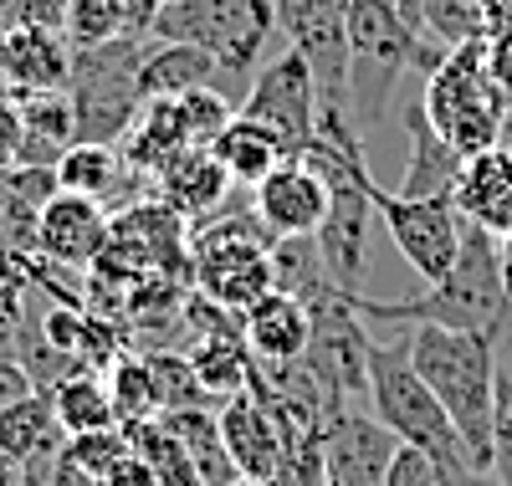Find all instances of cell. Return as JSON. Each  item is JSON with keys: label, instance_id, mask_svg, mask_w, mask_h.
I'll list each match as a JSON object with an SVG mask.
<instances>
[{"label": "cell", "instance_id": "41", "mask_svg": "<svg viewBox=\"0 0 512 486\" xmlns=\"http://www.w3.org/2000/svg\"><path fill=\"white\" fill-rule=\"evenodd\" d=\"M0 236H6V169H0Z\"/></svg>", "mask_w": 512, "mask_h": 486}, {"label": "cell", "instance_id": "16", "mask_svg": "<svg viewBox=\"0 0 512 486\" xmlns=\"http://www.w3.org/2000/svg\"><path fill=\"white\" fill-rule=\"evenodd\" d=\"M195 87H216L221 98L236 103V93L246 98V87L226 77V67L216 57H205L200 47H180V41H144V62H139V93L144 103L154 98H185ZM241 108V103H236Z\"/></svg>", "mask_w": 512, "mask_h": 486}, {"label": "cell", "instance_id": "11", "mask_svg": "<svg viewBox=\"0 0 512 486\" xmlns=\"http://www.w3.org/2000/svg\"><path fill=\"white\" fill-rule=\"evenodd\" d=\"M292 435H303V430H292L287 415L267 400L262 389H241V394H231V400H221V440H226L241 481L272 486L277 471H282V456L292 446Z\"/></svg>", "mask_w": 512, "mask_h": 486}, {"label": "cell", "instance_id": "30", "mask_svg": "<svg viewBox=\"0 0 512 486\" xmlns=\"http://www.w3.org/2000/svg\"><path fill=\"white\" fill-rule=\"evenodd\" d=\"M144 364H149V374H154L159 415H169V410H195V405H216V400L200 389V379H195V369H190L185 353L159 348V353H144Z\"/></svg>", "mask_w": 512, "mask_h": 486}, {"label": "cell", "instance_id": "9", "mask_svg": "<svg viewBox=\"0 0 512 486\" xmlns=\"http://www.w3.org/2000/svg\"><path fill=\"white\" fill-rule=\"evenodd\" d=\"M374 210H379V220H384V231H390L395 251L410 261V272H415L425 287H436V282L456 267L466 215L456 210L451 195H436V200H405V195H395V190H384V185H379Z\"/></svg>", "mask_w": 512, "mask_h": 486}, {"label": "cell", "instance_id": "17", "mask_svg": "<svg viewBox=\"0 0 512 486\" xmlns=\"http://www.w3.org/2000/svg\"><path fill=\"white\" fill-rule=\"evenodd\" d=\"M154 195L175 210L180 220L200 226V220L221 215L231 205V174L221 169V159L210 149H185L180 159H169L154 174Z\"/></svg>", "mask_w": 512, "mask_h": 486}, {"label": "cell", "instance_id": "27", "mask_svg": "<svg viewBox=\"0 0 512 486\" xmlns=\"http://www.w3.org/2000/svg\"><path fill=\"white\" fill-rule=\"evenodd\" d=\"M185 359H190L200 389H205L216 405L251 384V353H246L241 338H200V343L185 348Z\"/></svg>", "mask_w": 512, "mask_h": 486}, {"label": "cell", "instance_id": "24", "mask_svg": "<svg viewBox=\"0 0 512 486\" xmlns=\"http://www.w3.org/2000/svg\"><path fill=\"white\" fill-rule=\"evenodd\" d=\"M159 420L175 430L180 446L190 451L200 486H236V481H241V471H236V461H231V451H226V440H221V405L169 410V415H159Z\"/></svg>", "mask_w": 512, "mask_h": 486}, {"label": "cell", "instance_id": "8", "mask_svg": "<svg viewBox=\"0 0 512 486\" xmlns=\"http://www.w3.org/2000/svg\"><path fill=\"white\" fill-rule=\"evenodd\" d=\"M272 21L282 47H292L313 67L323 108H349V0H272Z\"/></svg>", "mask_w": 512, "mask_h": 486}, {"label": "cell", "instance_id": "38", "mask_svg": "<svg viewBox=\"0 0 512 486\" xmlns=\"http://www.w3.org/2000/svg\"><path fill=\"white\" fill-rule=\"evenodd\" d=\"M441 486H497V476L477 466H441Z\"/></svg>", "mask_w": 512, "mask_h": 486}, {"label": "cell", "instance_id": "12", "mask_svg": "<svg viewBox=\"0 0 512 486\" xmlns=\"http://www.w3.org/2000/svg\"><path fill=\"white\" fill-rule=\"evenodd\" d=\"M251 210L272 241L318 236L328 220V185L308 159H282L262 185L251 190Z\"/></svg>", "mask_w": 512, "mask_h": 486}, {"label": "cell", "instance_id": "25", "mask_svg": "<svg viewBox=\"0 0 512 486\" xmlns=\"http://www.w3.org/2000/svg\"><path fill=\"white\" fill-rule=\"evenodd\" d=\"M210 154L221 159V169L231 174V185H246V190H256L267 180V174L287 159V149L267 134V128H256L251 118H231L226 128H221V139L210 144Z\"/></svg>", "mask_w": 512, "mask_h": 486}, {"label": "cell", "instance_id": "23", "mask_svg": "<svg viewBox=\"0 0 512 486\" xmlns=\"http://www.w3.org/2000/svg\"><path fill=\"white\" fill-rule=\"evenodd\" d=\"M400 16L431 57H451L472 41H487V11L472 0H400Z\"/></svg>", "mask_w": 512, "mask_h": 486}, {"label": "cell", "instance_id": "1", "mask_svg": "<svg viewBox=\"0 0 512 486\" xmlns=\"http://www.w3.org/2000/svg\"><path fill=\"white\" fill-rule=\"evenodd\" d=\"M349 297H354L359 318H384L395 328L431 323V328L502 338V328L512 318V297H507V282H502V236L466 220L461 256L436 287H425L420 297H400V302H379V297H364V292H349Z\"/></svg>", "mask_w": 512, "mask_h": 486}, {"label": "cell", "instance_id": "40", "mask_svg": "<svg viewBox=\"0 0 512 486\" xmlns=\"http://www.w3.org/2000/svg\"><path fill=\"white\" fill-rule=\"evenodd\" d=\"M497 144L512 154V108H507V118H502V134H497Z\"/></svg>", "mask_w": 512, "mask_h": 486}, {"label": "cell", "instance_id": "35", "mask_svg": "<svg viewBox=\"0 0 512 486\" xmlns=\"http://www.w3.org/2000/svg\"><path fill=\"white\" fill-rule=\"evenodd\" d=\"M21 154V103L16 93H0V169H11Z\"/></svg>", "mask_w": 512, "mask_h": 486}, {"label": "cell", "instance_id": "26", "mask_svg": "<svg viewBox=\"0 0 512 486\" xmlns=\"http://www.w3.org/2000/svg\"><path fill=\"white\" fill-rule=\"evenodd\" d=\"M47 400H52L57 425H62L67 440H72V435H93V430H113V425H118L113 400H108V384H103V374H93V369L67 374V379L47 394Z\"/></svg>", "mask_w": 512, "mask_h": 486}, {"label": "cell", "instance_id": "7", "mask_svg": "<svg viewBox=\"0 0 512 486\" xmlns=\"http://www.w3.org/2000/svg\"><path fill=\"white\" fill-rule=\"evenodd\" d=\"M318 77L313 67L297 57L292 47L272 52L262 67H256L246 98H241V118H251L256 128H267V134L287 149V159H303V149L313 144L318 134Z\"/></svg>", "mask_w": 512, "mask_h": 486}, {"label": "cell", "instance_id": "4", "mask_svg": "<svg viewBox=\"0 0 512 486\" xmlns=\"http://www.w3.org/2000/svg\"><path fill=\"white\" fill-rule=\"evenodd\" d=\"M272 0H169L154 11L149 31L154 41H180V47H200L216 57L231 82L251 87L256 67L267 62L272 47Z\"/></svg>", "mask_w": 512, "mask_h": 486}, {"label": "cell", "instance_id": "42", "mask_svg": "<svg viewBox=\"0 0 512 486\" xmlns=\"http://www.w3.org/2000/svg\"><path fill=\"white\" fill-rule=\"evenodd\" d=\"M0 486H21V471L16 466H0Z\"/></svg>", "mask_w": 512, "mask_h": 486}, {"label": "cell", "instance_id": "39", "mask_svg": "<svg viewBox=\"0 0 512 486\" xmlns=\"http://www.w3.org/2000/svg\"><path fill=\"white\" fill-rule=\"evenodd\" d=\"M26 21V0H0V41Z\"/></svg>", "mask_w": 512, "mask_h": 486}, {"label": "cell", "instance_id": "5", "mask_svg": "<svg viewBox=\"0 0 512 486\" xmlns=\"http://www.w3.org/2000/svg\"><path fill=\"white\" fill-rule=\"evenodd\" d=\"M149 36H113L93 47H72L67 98L77 113V144H123L134 128L144 93H139V62Z\"/></svg>", "mask_w": 512, "mask_h": 486}, {"label": "cell", "instance_id": "33", "mask_svg": "<svg viewBox=\"0 0 512 486\" xmlns=\"http://www.w3.org/2000/svg\"><path fill=\"white\" fill-rule=\"evenodd\" d=\"M26 287H31V256L0 251V333H11L26 318Z\"/></svg>", "mask_w": 512, "mask_h": 486}, {"label": "cell", "instance_id": "19", "mask_svg": "<svg viewBox=\"0 0 512 486\" xmlns=\"http://www.w3.org/2000/svg\"><path fill=\"white\" fill-rule=\"evenodd\" d=\"M405 123V139H410V159H405V174H400V190L405 200H436V195H456V180H461V154L436 134V123L425 118V103L420 93L405 103L400 113Z\"/></svg>", "mask_w": 512, "mask_h": 486}, {"label": "cell", "instance_id": "21", "mask_svg": "<svg viewBox=\"0 0 512 486\" xmlns=\"http://www.w3.org/2000/svg\"><path fill=\"white\" fill-rule=\"evenodd\" d=\"M451 200L472 226H482L492 236H507L512 231V154L502 144H492L482 154H466Z\"/></svg>", "mask_w": 512, "mask_h": 486}, {"label": "cell", "instance_id": "22", "mask_svg": "<svg viewBox=\"0 0 512 486\" xmlns=\"http://www.w3.org/2000/svg\"><path fill=\"white\" fill-rule=\"evenodd\" d=\"M16 103H21V154H16V164L57 169L62 154L77 144V113H72L67 87L62 93H16Z\"/></svg>", "mask_w": 512, "mask_h": 486}, {"label": "cell", "instance_id": "20", "mask_svg": "<svg viewBox=\"0 0 512 486\" xmlns=\"http://www.w3.org/2000/svg\"><path fill=\"white\" fill-rule=\"evenodd\" d=\"M62 446H67V435L57 425V410L47 394H26V400L0 410V466H16L21 476H41V471H52Z\"/></svg>", "mask_w": 512, "mask_h": 486}, {"label": "cell", "instance_id": "14", "mask_svg": "<svg viewBox=\"0 0 512 486\" xmlns=\"http://www.w3.org/2000/svg\"><path fill=\"white\" fill-rule=\"evenodd\" d=\"M113 236V210L88 200V195H57L47 210H41L36 226V256L47 267H67V272H88L93 261L103 256Z\"/></svg>", "mask_w": 512, "mask_h": 486}, {"label": "cell", "instance_id": "13", "mask_svg": "<svg viewBox=\"0 0 512 486\" xmlns=\"http://www.w3.org/2000/svg\"><path fill=\"white\" fill-rule=\"evenodd\" d=\"M400 456V440L369 410H344L323 430V481L328 486H384Z\"/></svg>", "mask_w": 512, "mask_h": 486}, {"label": "cell", "instance_id": "3", "mask_svg": "<svg viewBox=\"0 0 512 486\" xmlns=\"http://www.w3.org/2000/svg\"><path fill=\"white\" fill-rule=\"evenodd\" d=\"M364 405H369V415L384 430L400 440V446L425 451L436 466H472V461H466V446H461L456 425L441 410V400L415 374L405 333L390 338V343H379V338L369 343V400Z\"/></svg>", "mask_w": 512, "mask_h": 486}, {"label": "cell", "instance_id": "34", "mask_svg": "<svg viewBox=\"0 0 512 486\" xmlns=\"http://www.w3.org/2000/svg\"><path fill=\"white\" fill-rule=\"evenodd\" d=\"M384 486H441V466L425 456V451H415V446H400V456H395L390 481H384Z\"/></svg>", "mask_w": 512, "mask_h": 486}, {"label": "cell", "instance_id": "15", "mask_svg": "<svg viewBox=\"0 0 512 486\" xmlns=\"http://www.w3.org/2000/svg\"><path fill=\"white\" fill-rule=\"evenodd\" d=\"M57 185L67 195H88V200L108 205L113 215L154 195V185L144 180V174L128 169L118 144H72L62 154V164H57Z\"/></svg>", "mask_w": 512, "mask_h": 486}, {"label": "cell", "instance_id": "36", "mask_svg": "<svg viewBox=\"0 0 512 486\" xmlns=\"http://www.w3.org/2000/svg\"><path fill=\"white\" fill-rule=\"evenodd\" d=\"M26 394H36V389H31L26 369L16 364V353H0V410L16 405V400H26Z\"/></svg>", "mask_w": 512, "mask_h": 486}, {"label": "cell", "instance_id": "6", "mask_svg": "<svg viewBox=\"0 0 512 486\" xmlns=\"http://www.w3.org/2000/svg\"><path fill=\"white\" fill-rule=\"evenodd\" d=\"M420 103L425 118L436 123V134L466 159V154H482L497 144L502 134V118L507 103L497 93V82L487 72V41H472V47L451 52L420 87Z\"/></svg>", "mask_w": 512, "mask_h": 486}, {"label": "cell", "instance_id": "2", "mask_svg": "<svg viewBox=\"0 0 512 486\" xmlns=\"http://www.w3.org/2000/svg\"><path fill=\"white\" fill-rule=\"evenodd\" d=\"M410 343V364L425 389L441 400L446 420L456 425L466 461L492 471V410H497V338L492 333H456V328H400Z\"/></svg>", "mask_w": 512, "mask_h": 486}, {"label": "cell", "instance_id": "32", "mask_svg": "<svg viewBox=\"0 0 512 486\" xmlns=\"http://www.w3.org/2000/svg\"><path fill=\"white\" fill-rule=\"evenodd\" d=\"M492 476L512 486V369H497V410H492Z\"/></svg>", "mask_w": 512, "mask_h": 486}, {"label": "cell", "instance_id": "29", "mask_svg": "<svg viewBox=\"0 0 512 486\" xmlns=\"http://www.w3.org/2000/svg\"><path fill=\"white\" fill-rule=\"evenodd\" d=\"M103 384H108L118 425H139V420L159 415V394H154V374L144 364V353H123V359H113L103 369Z\"/></svg>", "mask_w": 512, "mask_h": 486}, {"label": "cell", "instance_id": "28", "mask_svg": "<svg viewBox=\"0 0 512 486\" xmlns=\"http://www.w3.org/2000/svg\"><path fill=\"white\" fill-rule=\"evenodd\" d=\"M123 435H128V446H134V456L159 476V486H200L190 451L180 446V435L169 430L159 415L154 420H139V425H123Z\"/></svg>", "mask_w": 512, "mask_h": 486}, {"label": "cell", "instance_id": "37", "mask_svg": "<svg viewBox=\"0 0 512 486\" xmlns=\"http://www.w3.org/2000/svg\"><path fill=\"white\" fill-rule=\"evenodd\" d=\"M103 486H159V476H154V471H149V466H144L134 451H128V456H123V461L103 476Z\"/></svg>", "mask_w": 512, "mask_h": 486}, {"label": "cell", "instance_id": "31", "mask_svg": "<svg viewBox=\"0 0 512 486\" xmlns=\"http://www.w3.org/2000/svg\"><path fill=\"white\" fill-rule=\"evenodd\" d=\"M128 451V435H123V425H113V430H93V435H72L67 446H62V461H72L77 471H88L93 481H103Z\"/></svg>", "mask_w": 512, "mask_h": 486}, {"label": "cell", "instance_id": "43", "mask_svg": "<svg viewBox=\"0 0 512 486\" xmlns=\"http://www.w3.org/2000/svg\"><path fill=\"white\" fill-rule=\"evenodd\" d=\"M236 486H262V481H236Z\"/></svg>", "mask_w": 512, "mask_h": 486}, {"label": "cell", "instance_id": "10", "mask_svg": "<svg viewBox=\"0 0 512 486\" xmlns=\"http://www.w3.org/2000/svg\"><path fill=\"white\" fill-rule=\"evenodd\" d=\"M72 77V36L62 0H26V21L0 41L6 93H62Z\"/></svg>", "mask_w": 512, "mask_h": 486}, {"label": "cell", "instance_id": "18", "mask_svg": "<svg viewBox=\"0 0 512 486\" xmlns=\"http://www.w3.org/2000/svg\"><path fill=\"white\" fill-rule=\"evenodd\" d=\"M241 343L256 364H297L313 343V313L303 297L267 292L262 302L241 318Z\"/></svg>", "mask_w": 512, "mask_h": 486}]
</instances>
